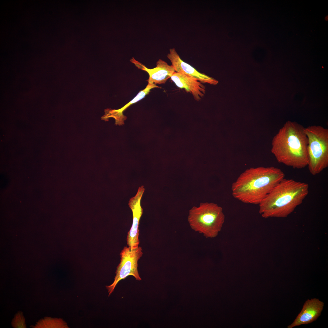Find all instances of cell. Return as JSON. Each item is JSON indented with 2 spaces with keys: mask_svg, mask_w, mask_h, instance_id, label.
<instances>
[{
  "mask_svg": "<svg viewBox=\"0 0 328 328\" xmlns=\"http://www.w3.org/2000/svg\"><path fill=\"white\" fill-rule=\"evenodd\" d=\"M285 177L280 169L274 167L251 168L232 183V195L244 203L259 205Z\"/></svg>",
  "mask_w": 328,
  "mask_h": 328,
  "instance_id": "1",
  "label": "cell"
},
{
  "mask_svg": "<svg viewBox=\"0 0 328 328\" xmlns=\"http://www.w3.org/2000/svg\"><path fill=\"white\" fill-rule=\"evenodd\" d=\"M308 144L305 128L288 121L273 137L271 152L279 163L301 169L308 165Z\"/></svg>",
  "mask_w": 328,
  "mask_h": 328,
  "instance_id": "2",
  "label": "cell"
},
{
  "mask_svg": "<svg viewBox=\"0 0 328 328\" xmlns=\"http://www.w3.org/2000/svg\"><path fill=\"white\" fill-rule=\"evenodd\" d=\"M309 192L307 183L284 178L259 204V213L265 218L287 217L303 202Z\"/></svg>",
  "mask_w": 328,
  "mask_h": 328,
  "instance_id": "3",
  "label": "cell"
},
{
  "mask_svg": "<svg viewBox=\"0 0 328 328\" xmlns=\"http://www.w3.org/2000/svg\"><path fill=\"white\" fill-rule=\"evenodd\" d=\"M225 217L221 207L213 203H201L189 210L188 220L191 229L206 238L217 237L221 231Z\"/></svg>",
  "mask_w": 328,
  "mask_h": 328,
  "instance_id": "4",
  "label": "cell"
},
{
  "mask_svg": "<svg viewBox=\"0 0 328 328\" xmlns=\"http://www.w3.org/2000/svg\"><path fill=\"white\" fill-rule=\"evenodd\" d=\"M308 140L309 170L318 174L328 166V129L320 125L305 128Z\"/></svg>",
  "mask_w": 328,
  "mask_h": 328,
  "instance_id": "5",
  "label": "cell"
},
{
  "mask_svg": "<svg viewBox=\"0 0 328 328\" xmlns=\"http://www.w3.org/2000/svg\"><path fill=\"white\" fill-rule=\"evenodd\" d=\"M142 254L140 247L124 248L120 254V262L117 267L114 281L111 285L106 286L108 296L113 292L118 283L128 276H133L136 280H141L138 270V261Z\"/></svg>",
  "mask_w": 328,
  "mask_h": 328,
  "instance_id": "6",
  "label": "cell"
},
{
  "mask_svg": "<svg viewBox=\"0 0 328 328\" xmlns=\"http://www.w3.org/2000/svg\"><path fill=\"white\" fill-rule=\"evenodd\" d=\"M145 190L144 186L139 187L136 194L130 199L128 203L132 211L133 218L132 225L128 233L126 240L127 245L132 248L138 247L139 243L138 227L139 220L143 211L140 203Z\"/></svg>",
  "mask_w": 328,
  "mask_h": 328,
  "instance_id": "7",
  "label": "cell"
},
{
  "mask_svg": "<svg viewBox=\"0 0 328 328\" xmlns=\"http://www.w3.org/2000/svg\"><path fill=\"white\" fill-rule=\"evenodd\" d=\"M167 58L176 72L183 74L195 78L202 83H208L216 85L218 82L217 80L205 74L197 71L190 64L183 61L180 58L174 48L169 49Z\"/></svg>",
  "mask_w": 328,
  "mask_h": 328,
  "instance_id": "8",
  "label": "cell"
},
{
  "mask_svg": "<svg viewBox=\"0 0 328 328\" xmlns=\"http://www.w3.org/2000/svg\"><path fill=\"white\" fill-rule=\"evenodd\" d=\"M138 68L147 72L149 75L148 80L150 84H164L175 72L173 66L165 61L159 59L156 63V66L153 69L147 68L144 65L136 60L134 57L130 60Z\"/></svg>",
  "mask_w": 328,
  "mask_h": 328,
  "instance_id": "9",
  "label": "cell"
},
{
  "mask_svg": "<svg viewBox=\"0 0 328 328\" xmlns=\"http://www.w3.org/2000/svg\"><path fill=\"white\" fill-rule=\"evenodd\" d=\"M324 304L323 302L318 299H308L295 320L287 328H292L302 324H308L316 320L320 315Z\"/></svg>",
  "mask_w": 328,
  "mask_h": 328,
  "instance_id": "10",
  "label": "cell"
},
{
  "mask_svg": "<svg viewBox=\"0 0 328 328\" xmlns=\"http://www.w3.org/2000/svg\"><path fill=\"white\" fill-rule=\"evenodd\" d=\"M170 78L177 87L184 88L187 92L191 94L196 101H200L204 96L205 87L202 83L196 79L176 72Z\"/></svg>",
  "mask_w": 328,
  "mask_h": 328,
  "instance_id": "11",
  "label": "cell"
},
{
  "mask_svg": "<svg viewBox=\"0 0 328 328\" xmlns=\"http://www.w3.org/2000/svg\"><path fill=\"white\" fill-rule=\"evenodd\" d=\"M158 87L160 88V87L157 86L154 84L148 83L145 88L140 91L132 100L122 108L118 110L109 108L105 109V114L101 117V119L106 121H108L109 118L112 117L115 119L116 125H120L124 124V121L126 120L127 117L123 115V111L131 105L143 98L149 93L151 89Z\"/></svg>",
  "mask_w": 328,
  "mask_h": 328,
  "instance_id": "12",
  "label": "cell"
}]
</instances>
